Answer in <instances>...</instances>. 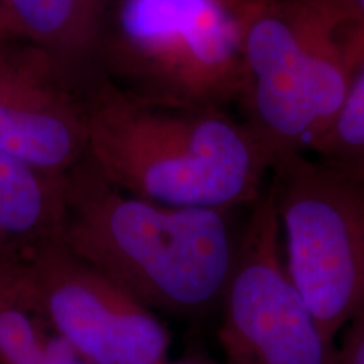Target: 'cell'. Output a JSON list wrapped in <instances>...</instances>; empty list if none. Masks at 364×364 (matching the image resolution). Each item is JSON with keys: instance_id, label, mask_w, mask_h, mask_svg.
I'll return each instance as SVG.
<instances>
[{"instance_id": "cell-1", "label": "cell", "mask_w": 364, "mask_h": 364, "mask_svg": "<svg viewBox=\"0 0 364 364\" xmlns=\"http://www.w3.org/2000/svg\"><path fill=\"white\" fill-rule=\"evenodd\" d=\"M88 161L117 189L177 208L233 211L257 201L273 159L226 108L130 97L110 81L85 95Z\"/></svg>"}, {"instance_id": "cell-2", "label": "cell", "mask_w": 364, "mask_h": 364, "mask_svg": "<svg viewBox=\"0 0 364 364\" xmlns=\"http://www.w3.org/2000/svg\"><path fill=\"white\" fill-rule=\"evenodd\" d=\"M230 213L127 194L86 159L66 176L61 243L152 312L198 316L221 302L233 268Z\"/></svg>"}, {"instance_id": "cell-3", "label": "cell", "mask_w": 364, "mask_h": 364, "mask_svg": "<svg viewBox=\"0 0 364 364\" xmlns=\"http://www.w3.org/2000/svg\"><path fill=\"white\" fill-rule=\"evenodd\" d=\"M240 22L241 120L273 164L312 154L364 66V19L336 0H280Z\"/></svg>"}, {"instance_id": "cell-4", "label": "cell", "mask_w": 364, "mask_h": 364, "mask_svg": "<svg viewBox=\"0 0 364 364\" xmlns=\"http://www.w3.org/2000/svg\"><path fill=\"white\" fill-rule=\"evenodd\" d=\"M98 58L142 102L226 108L243 76L241 22L221 0H115Z\"/></svg>"}, {"instance_id": "cell-5", "label": "cell", "mask_w": 364, "mask_h": 364, "mask_svg": "<svg viewBox=\"0 0 364 364\" xmlns=\"http://www.w3.org/2000/svg\"><path fill=\"white\" fill-rule=\"evenodd\" d=\"M285 263L327 341L364 309V182L311 157L273 164Z\"/></svg>"}, {"instance_id": "cell-6", "label": "cell", "mask_w": 364, "mask_h": 364, "mask_svg": "<svg viewBox=\"0 0 364 364\" xmlns=\"http://www.w3.org/2000/svg\"><path fill=\"white\" fill-rule=\"evenodd\" d=\"M226 364H336L327 341L285 263L280 221L268 182L238 238L221 297Z\"/></svg>"}, {"instance_id": "cell-7", "label": "cell", "mask_w": 364, "mask_h": 364, "mask_svg": "<svg viewBox=\"0 0 364 364\" xmlns=\"http://www.w3.org/2000/svg\"><path fill=\"white\" fill-rule=\"evenodd\" d=\"M54 334L83 364H166L169 332L134 295L61 241L26 262Z\"/></svg>"}, {"instance_id": "cell-8", "label": "cell", "mask_w": 364, "mask_h": 364, "mask_svg": "<svg viewBox=\"0 0 364 364\" xmlns=\"http://www.w3.org/2000/svg\"><path fill=\"white\" fill-rule=\"evenodd\" d=\"M14 41L0 43V150L66 177L88 159L85 97L53 58Z\"/></svg>"}, {"instance_id": "cell-9", "label": "cell", "mask_w": 364, "mask_h": 364, "mask_svg": "<svg viewBox=\"0 0 364 364\" xmlns=\"http://www.w3.org/2000/svg\"><path fill=\"white\" fill-rule=\"evenodd\" d=\"M65 211L66 177L0 150V265L27 262L61 241Z\"/></svg>"}, {"instance_id": "cell-10", "label": "cell", "mask_w": 364, "mask_h": 364, "mask_svg": "<svg viewBox=\"0 0 364 364\" xmlns=\"http://www.w3.org/2000/svg\"><path fill=\"white\" fill-rule=\"evenodd\" d=\"M108 9L110 0H0L14 38L66 71L98 58Z\"/></svg>"}, {"instance_id": "cell-11", "label": "cell", "mask_w": 364, "mask_h": 364, "mask_svg": "<svg viewBox=\"0 0 364 364\" xmlns=\"http://www.w3.org/2000/svg\"><path fill=\"white\" fill-rule=\"evenodd\" d=\"M54 338L27 263L0 265V364H38Z\"/></svg>"}, {"instance_id": "cell-12", "label": "cell", "mask_w": 364, "mask_h": 364, "mask_svg": "<svg viewBox=\"0 0 364 364\" xmlns=\"http://www.w3.org/2000/svg\"><path fill=\"white\" fill-rule=\"evenodd\" d=\"M311 156L364 182V66Z\"/></svg>"}, {"instance_id": "cell-13", "label": "cell", "mask_w": 364, "mask_h": 364, "mask_svg": "<svg viewBox=\"0 0 364 364\" xmlns=\"http://www.w3.org/2000/svg\"><path fill=\"white\" fill-rule=\"evenodd\" d=\"M336 364H364V309L349 322Z\"/></svg>"}, {"instance_id": "cell-14", "label": "cell", "mask_w": 364, "mask_h": 364, "mask_svg": "<svg viewBox=\"0 0 364 364\" xmlns=\"http://www.w3.org/2000/svg\"><path fill=\"white\" fill-rule=\"evenodd\" d=\"M38 364H83V363L76 358V354L73 353L61 339L54 338L53 343L49 344L48 351L44 353V356L39 359Z\"/></svg>"}, {"instance_id": "cell-15", "label": "cell", "mask_w": 364, "mask_h": 364, "mask_svg": "<svg viewBox=\"0 0 364 364\" xmlns=\"http://www.w3.org/2000/svg\"><path fill=\"white\" fill-rule=\"evenodd\" d=\"M221 2L225 4L238 19H243V17L250 16V14L263 11V9L273 6V4L280 2V0H221Z\"/></svg>"}, {"instance_id": "cell-16", "label": "cell", "mask_w": 364, "mask_h": 364, "mask_svg": "<svg viewBox=\"0 0 364 364\" xmlns=\"http://www.w3.org/2000/svg\"><path fill=\"white\" fill-rule=\"evenodd\" d=\"M166 364H226V363H216L206 356H199V354H191V356H184L177 361H167Z\"/></svg>"}, {"instance_id": "cell-17", "label": "cell", "mask_w": 364, "mask_h": 364, "mask_svg": "<svg viewBox=\"0 0 364 364\" xmlns=\"http://www.w3.org/2000/svg\"><path fill=\"white\" fill-rule=\"evenodd\" d=\"M336 2H339L341 6L349 9V11L364 19V0H336Z\"/></svg>"}, {"instance_id": "cell-18", "label": "cell", "mask_w": 364, "mask_h": 364, "mask_svg": "<svg viewBox=\"0 0 364 364\" xmlns=\"http://www.w3.org/2000/svg\"><path fill=\"white\" fill-rule=\"evenodd\" d=\"M11 39H16V38L12 36L6 19H4L2 11H0V43H6V41H11Z\"/></svg>"}]
</instances>
